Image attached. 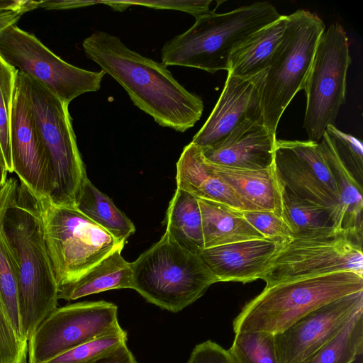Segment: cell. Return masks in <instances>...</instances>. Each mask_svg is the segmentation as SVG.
Instances as JSON below:
<instances>
[{
  "mask_svg": "<svg viewBox=\"0 0 363 363\" xmlns=\"http://www.w3.org/2000/svg\"><path fill=\"white\" fill-rule=\"evenodd\" d=\"M82 47L125 90L132 102L162 127L184 133L201 118L202 99L180 84L167 67L128 48L121 39L96 30Z\"/></svg>",
  "mask_w": 363,
  "mask_h": 363,
  "instance_id": "6da1fadb",
  "label": "cell"
},
{
  "mask_svg": "<svg viewBox=\"0 0 363 363\" xmlns=\"http://www.w3.org/2000/svg\"><path fill=\"white\" fill-rule=\"evenodd\" d=\"M3 230L16 265L22 334L28 340L58 306V286L46 250L37 199L22 184Z\"/></svg>",
  "mask_w": 363,
  "mask_h": 363,
  "instance_id": "7a4b0ae2",
  "label": "cell"
},
{
  "mask_svg": "<svg viewBox=\"0 0 363 363\" xmlns=\"http://www.w3.org/2000/svg\"><path fill=\"white\" fill-rule=\"evenodd\" d=\"M281 15L267 1H257L223 13L214 11L196 18L184 33L166 42L162 62L213 74L227 70L233 52L254 33Z\"/></svg>",
  "mask_w": 363,
  "mask_h": 363,
  "instance_id": "3957f363",
  "label": "cell"
},
{
  "mask_svg": "<svg viewBox=\"0 0 363 363\" xmlns=\"http://www.w3.org/2000/svg\"><path fill=\"white\" fill-rule=\"evenodd\" d=\"M363 291V276L339 272L265 286L233 321L235 333L265 331L278 334L311 311Z\"/></svg>",
  "mask_w": 363,
  "mask_h": 363,
  "instance_id": "277c9868",
  "label": "cell"
},
{
  "mask_svg": "<svg viewBox=\"0 0 363 363\" xmlns=\"http://www.w3.org/2000/svg\"><path fill=\"white\" fill-rule=\"evenodd\" d=\"M131 267L132 289L172 313L182 311L218 282L199 255L182 247L166 232Z\"/></svg>",
  "mask_w": 363,
  "mask_h": 363,
  "instance_id": "5b68a950",
  "label": "cell"
},
{
  "mask_svg": "<svg viewBox=\"0 0 363 363\" xmlns=\"http://www.w3.org/2000/svg\"><path fill=\"white\" fill-rule=\"evenodd\" d=\"M325 28L322 19L307 10L287 16L281 41L265 70L259 94L263 124L274 134L288 105L304 89Z\"/></svg>",
  "mask_w": 363,
  "mask_h": 363,
  "instance_id": "8992f818",
  "label": "cell"
},
{
  "mask_svg": "<svg viewBox=\"0 0 363 363\" xmlns=\"http://www.w3.org/2000/svg\"><path fill=\"white\" fill-rule=\"evenodd\" d=\"M37 200L58 289L77 280L116 250L123 249L125 243L76 207L57 206L48 198Z\"/></svg>",
  "mask_w": 363,
  "mask_h": 363,
  "instance_id": "52a82bcc",
  "label": "cell"
},
{
  "mask_svg": "<svg viewBox=\"0 0 363 363\" xmlns=\"http://www.w3.org/2000/svg\"><path fill=\"white\" fill-rule=\"evenodd\" d=\"M16 78L30 104L51 162L54 191L49 199L57 206L75 207L87 175L78 149L69 105L43 84L18 70Z\"/></svg>",
  "mask_w": 363,
  "mask_h": 363,
  "instance_id": "ba28073f",
  "label": "cell"
},
{
  "mask_svg": "<svg viewBox=\"0 0 363 363\" xmlns=\"http://www.w3.org/2000/svg\"><path fill=\"white\" fill-rule=\"evenodd\" d=\"M339 272L363 276L362 244L331 228L282 242L260 279L269 286Z\"/></svg>",
  "mask_w": 363,
  "mask_h": 363,
  "instance_id": "9c48e42d",
  "label": "cell"
},
{
  "mask_svg": "<svg viewBox=\"0 0 363 363\" xmlns=\"http://www.w3.org/2000/svg\"><path fill=\"white\" fill-rule=\"evenodd\" d=\"M350 64L346 31L340 23H333L318 41L303 89L306 96L303 128L308 140H320L345 103Z\"/></svg>",
  "mask_w": 363,
  "mask_h": 363,
  "instance_id": "30bf717a",
  "label": "cell"
},
{
  "mask_svg": "<svg viewBox=\"0 0 363 363\" xmlns=\"http://www.w3.org/2000/svg\"><path fill=\"white\" fill-rule=\"evenodd\" d=\"M0 56L68 105L84 93L99 91L105 75L103 70L89 71L66 62L16 25L0 34Z\"/></svg>",
  "mask_w": 363,
  "mask_h": 363,
  "instance_id": "8fae6325",
  "label": "cell"
},
{
  "mask_svg": "<svg viewBox=\"0 0 363 363\" xmlns=\"http://www.w3.org/2000/svg\"><path fill=\"white\" fill-rule=\"evenodd\" d=\"M118 306L106 301L57 307L28 339L29 363H43L118 326Z\"/></svg>",
  "mask_w": 363,
  "mask_h": 363,
  "instance_id": "7c38bea8",
  "label": "cell"
},
{
  "mask_svg": "<svg viewBox=\"0 0 363 363\" xmlns=\"http://www.w3.org/2000/svg\"><path fill=\"white\" fill-rule=\"evenodd\" d=\"M274 164L284 189L298 199L329 210L333 227L339 231L340 196L318 143L277 140Z\"/></svg>",
  "mask_w": 363,
  "mask_h": 363,
  "instance_id": "4fadbf2b",
  "label": "cell"
},
{
  "mask_svg": "<svg viewBox=\"0 0 363 363\" xmlns=\"http://www.w3.org/2000/svg\"><path fill=\"white\" fill-rule=\"evenodd\" d=\"M10 145L13 171L20 183L35 198L49 199L54 191L51 162L17 78L10 118Z\"/></svg>",
  "mask_w": 363,
  "mask_h": 363,
  "instance_id": "5bb4252c",
  "label": "cell"
},
{
  "mask_svg": "<svg viewBox=\"0 0 363 363\" xmlns=\"http://www.w3.org/2000/svg\"><path fill=\"white\" fill-rule=\"evenodd\" d=\"M362 308L363 291L325 304L275 334L279 363H301L332 339Z\"/></svg>",
  "mask_w": 363,
  "mask_h": 363,
  "instance_id": "9a60e30c",
  "label": "cell"
},
{
  "mask_svg": "<svg viewBox=\"0 0 363 363\" xmlns=\"http://www.w3.org/2000/svg\"><path fill=\"white\" fill-rule=\"evenodd\" d=\"M264 72L250 77L228 74L214 108L191 143L200 148L209 147L224 140L247 119L263 123L259 94Z\"/></svg>",
  "mask_w": 363,
  "mask_h": 363,
  "instance_id": "2e32d148",
  "label": "cell"
},
{
  "mask_svg": "<svg viewBox=\"0 0 363 363\" xmlns=\"http://www.w3.org/2000/svg\"><path fill=\"white\" fill-rule=\"evenodd\" d=\"M281 242L269 239L240 241L204 248L199 255L218 282L246 284L261 278Z\"/></svg>",
  "mask_w": 363,
  "mask_h": 363,
  "instance_id": "e0dca14e",
  "label": "cell"
},
{
  "mask_svg": "<svg viewBox=\"0 0 363 363\" xmlns=\"http://www.w3.org/2000/svg\"><path fill=\"white\" fill-rule=\"evenodd\" d=\"M276 140L262 122L247 119L221 142L201 149L205 159L217 165L263 169L274 163Z\"/></svg>",
  "mask_w": 363,
  "mask_h": 363,
  "instance_id": "ac0fdd59",
  "label": "cell"
},
{
  "mask_svg": "<svg viewBox=\"0 0 363 363\" xmlns=\"http://www.w3.org/2000/svg\"><path fill=\"white\" fill-rule=\"evenodd\" d=\"M176 166L177 188L240 211H253L213 172L201 149L191 142L184 147Z\"/></svg>",
  "mask_w": 363,
  "mask_h": 363,
  "instance_id": "d6986e66",
  "label": "cell"
},
{
  "mask_svg": "<svg viewBox=\"0 0 363 363\" xmlns=\"http://www.w3.org/2000/svg\"><path fill=\"white\" fill-rule=\"evenodd\" d=\"M208 163L213 172L253 211H271L283 219V186L274 163L268 168L256 170Z\"/></svg>",
  "mask_w": 363,
  "mask_h": 363,
  "instance_id": "ffe728a7",
  "label": "cell"
},
{
  "mask_svg": "<svg viewBox=\"0 0 363 363\" xmlns=\"http://www.w3.org/2000/svg\"><path fill=\"white\" fill-rule=\"evenodd\" d=\"M319 148L334 177L340 196L338 230L362 244V186L340 159L333 143L323 134Z\"/></svg>",
  "mask_w": 363,
  "mask_h": 363,
  "instance_id": "44dd1931",
  "label": "cell"
},
{
  "mask_svg": "<svg viewBox=\"0 0 363 363\" xmlns=\"http://www.w3.org/2000/svg\"><path fill=\"white\" fill-rule=\"evenodd\" d=\"M204 248L250 240L265 239L243 217L241 211L222 203L197 198Z\"/></svg>",
  "mask_w": 363,
  "mask_h": 363,
  "instance_id": "7402d4cb",
  "label": "cell"
},
{
  "mask_svg": "<svg viewBox=\"0 0 363 363\" xmlns=\"http://www.w3.org/2000/svg\"><path fill=\"white\" fill-rule=\"evenodd\" d=\"M117 249L74 281L59 289L58 298L74 301L112 289H132L131 262Z\"/></svg>",
  "mask_w": 363,
  "mask_h": 363,
  "instance_id": "603a6c76",
  "label": "cell"
},
{
  "mask_svg": "<svg viewBox=\"0 0 363 363\" xmlns=\"http://www.w3.org/2000/svg\"><path fill=\"white\" fill-rule=\"evenodd\" d=\"M286 20L287 16H281L250 35L231 55L228 74L250 77L266 70L281 41Z\"/></svg>",
  "mask_w": 363,
  "mask_h": 363,
  "instance_id": "cb8c5ba5",
  "label": "cell"
},
{
  "mask_svg": "<svg viewBox=\"0 0 363 363\" xmlns=\"http://www.w3.org/2000/svg\"><path fill=\"white\" fill-rule=\"evenodd\" d=\"M163 225L165 232L184 249L198 255L204 249L201 211L197 197L191 193L177 188Z\"/></svg>",
  "mask_w": 363,
  "mask_h": 363,
  "instance_id": "d4e9b609",
  "label": "cell"
},
{
  "mask_svg": "<svg viewBox=\"0 0 363 363\" xmlns=\"http://www.w3.org/2000/svg\"><path fill=\"white\" fill-rule=\"evenodd\" d=\"M75 207L120 242L126 243L135 231L133 222L106 194L91 182L88 177L83 182Z\"/></svg>",
  "mask_w": 363,
  "mask_h": 363,
  "instance_id": "484cf974",
  "label": "cell"
},
{
  "mask_svg": "<svg viewBox=\"0 0 363 363\" xmlns=\"http://www.w3.org/2000/svg\"><path fill=\"white\" fill-rule=\"evenodd\" d=\"M363 352V308L301 363H352Z\"/></svg>",
  "mask_w": 363,
  "mask_h": 363,
  "instance_id": "4316f807",
  "label": "cell"
},
{
  "mask_svg": "<svg viewBox=\"0 0 363 363\" xmlns=\"http://www.w3.org/2000/svg\"><path fill=\"white\" fill-rule=\"evenodd\" d=\"M283 220L294 235L316 234L333 227L331 212L321 206L282 192Z\"/></svg>",
  "mask_w": 363,
  "mask_h": 363,
  "instance_id": "83f0119b",
  "label": "cell"
},
{
  "mask_svg": "<svg viewBox=\"0 0 363 363\" xmlns=\"http://www.w3.org/2000/svg\"><path fill=\"white\" fill-rule=\"evenodd\" d=\"M228 350L237 363H279L274 334L268 332L237 333Z\"/></svg>",
  "mask_w": 363,
  "mask_h": 363,
  "instance_id": "f1b7e54d",
  "label": "cell"
},
{
  "mask_svg": "<svg viewBox=\"0 0 363 363\" xmlns=\"http://www.w3.org/2000/svg\"><path fill=\"white\" fill-rule=\"evenodd\" d=\"M0 294L18 337L28 342L23 336L20 320L16 265L3 226L0 230Z\"/></svg>",
  "mask_w": 363,
  "mask_h": 363,
  "instance_id": "f546056e",
  "label": "cell"
},
{
  "mask_svg": "<svg viewBox=\"0 0 363 363\" xmlns=\"http://www.w3.org/2000/svg\"><path fill=\"white\" fill-rule=\"evenodd\" d=\"M128 334L121 325L73 347L43 363H90L98 357L127 345Z\"/></svg>",
  "mask_w": 363,
  "mask_h": 363,
  "instance_id": "4dcf8cb0",
  "label": "cell"
},
{
  "mask_svg": "<svg viewBox=\"0 0 363 363\" xmlns=\"http://www.w3.org/2000/svg\"><path fill=\"white\" fill-rule=\"evenodd\" d=\"M18 70L0 56V147L9 173L13 172L10 145V118Z\"/></svg>",
  "mask_w": 363,
  "mask_h": 363,
  "instance_id": "1f68e13d",
  "label": "cell"
},
{
  "mask_svg": "<svg viewBox=\"0 0 363 363\" xmlns=\"http://www.w3.org/2000/svg\"><path fill=\"white\" fill-rule=\"evenodd\" d=\"M323 134L333 143L344 165L362 186L363 146L362 142L354 136L340 130L333 124L328 125Z\"/></svg>",
  "mask_w": 363,
  "mask_h": 363,
  "instance_id": "d6a6232c",
  "label": "cell"
},
{
  "mask_svg": "<svg viewBox=\"0 0 363 363\" xmlns=\"http://www.w3.org/2000/svg\"><path fill=\"white\" fill-rule=\"evenodd\" d=\"M28 342L21 340L0 294V363H26Z\"/></svg>",
  "mask_w": 363,
  "mask_h": 363,
  "instance_id": "836d02e7",
  "label": "cell"
},
{
  "mask_svg": "<svg viewBox=\"0 0 363 363\" xmlns=\"http://www.w3.org/2000/svg\"><path fill=\"white\" fill-rule=\"evenodd\" d=\"M241 213L265 239L283 242L294 236L285 221L271 211H241Z\"/></svg>",
  "mask_w": 363,
  "mask_h": 363,
  "instance_id": "e575fe53",
  "label": "cell"
},
{
  "mask_svg": "<svg viewBox=\"0 0 363 363\" xmlns=\"http://www.w3.org/2000/svg\"><path fill=\"white\" fill-rule=\"evenodd\" d=\"M209 0H162V1H111L109 6L123 11L130 6H141L157 9H171L188 13L195 18L208 13Z\"/></svg>",
  "mask_w": 363,
  "mask_h": 363,
  "instance_id": "d590c367",
  "label": "cell"
},
{
  "mask_svg": "<svg viewBox=\"0 0 363 363\" xmlns=\"http://www.w3.org/2000/svg\"><path fill=\"white\" fill-rule=\"evenodd\" d=\"M186 363H237L229 350L210 340L196 345Z\"/></svg>",
  "mask_w": 363,
  "mask_h": 363,
  "instance_id": "8d00e7d4",
  "label": "cell"
},
{
  "mask_svg": "<svg viewBox=\"0 0 363 363\" xmlns=\"http://www.w3.org/2000/svg\"><path fill=\"white\" fill-rule=\"evenodd\" d=\"M18 188V182L13 178L7 179L6 182L0 186V230L7 211L16 199Z\"/></svg>",
  "mask_w": 363,
  "mask_h": 363,
  "instance_id": "74e56055",
  "label": "cell"
},
{
  "mask_svg": "<svg viewBox=\"0 0 363 363\" xmlns=\"http://www.w3.org/2000/svg\"><path fill=\"white\" fill-rule=\"evenodd\" d=\"M137 361L127 345H122L90 363H136Z\"/></svg>",
  "mask_w": 363,
  "mask_h": 363,
  "instance_id": "f35d334b",
  "label": "cell"
},
{
  "mask_svg": "<svg viewBox=\"0 0 363 363\" xmlns=\"http://www.w3.org/2000/svg\"><path fill=\"white\" fill-rule=\"evenodd\" d=\"M100 4L99 1H41L39 7L47 10H65L89 6Z\"/></svg>",
  "mask_w": 363,
  "mask_h": 363,
  "instance_id": "ab89813d",
  "label": "cell"
},
{
  "mask_svg": "<svg viewBox=\"0 0 363 363\" xmlns=\"http://www.w3.org/2000/svg\"><path fill=\"white\" fill-rule=\"evenodd\" d=\"M41 1L0 0V11H19L23 14L39 7Z\"/></svg>",
  "mask_w": 363,
  "mask_h": 363,
  "instance_id": "60d3db41",
  "label": "cell"
},
{
  "mask_svg": "<svg viewBox=\"0 0 363 363\" xmlns=\"http://www.w3.org/2000/svg\"><path fill=\"white\" fill-rule=\"evenodd\" d=\"M23 13L14 11H0V34L7 28L16 25Z\"/></svg>",
  "mask_w": 363,
  "mask_h": 363,
  "instance_id": "b9f144b4",
  "label": "cell"
},
{
  "mask_svg": "<svg viewBox=\"0 0 363 363\" xmlns=\"http://www.w3.org/2000/svg\"><path fill=\"white\" fill-rule=\"evenodd\" d=\"M8 173L4 158L0 147V186L3 185L6 182Z\"/></svg>",
  "mask_w": 363,
  "mask_h": 363,
  "instance_id": "7bdbcfd3",
  "label": "cell"
},
{
  "mask_svg": "<svg viewBox=\"0 0 363 363\" xmlns=\"http://www.w3.org/2000/svg\"><path fill=\"white\" fill-rule=\"evenodd\" d=\"M136 363H138V362Z\"/></svg>",
  "mask_w": 363,
  "mask_h": 363,
  "instance_id": "ee69618b",
  "label": "cell"
}]
</instances>
